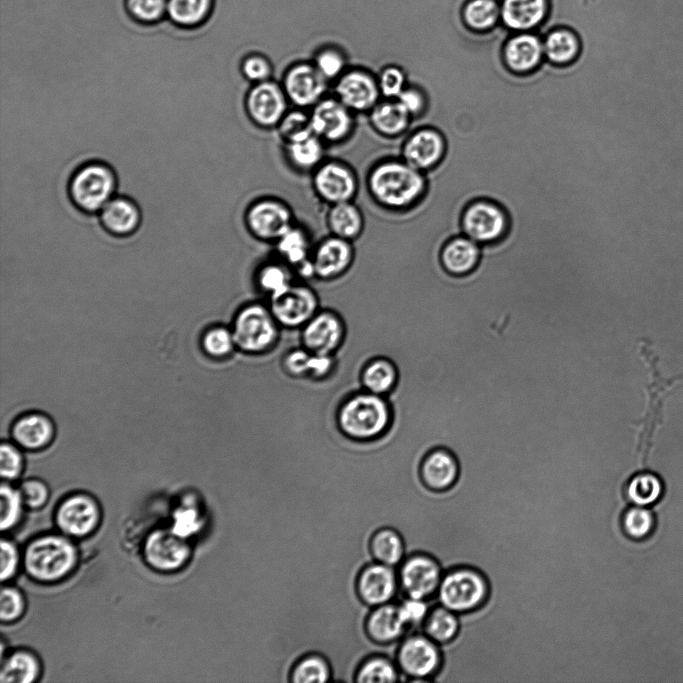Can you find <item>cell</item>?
Segmentation results:
<instances>
[{"mask_svg":"<svg viewBox=\"0 0 683 683\" xmlns=\"http://www.w3.org/2000/svg\"><path fill=\"white\" fill-rule=\"evenodd\" d=\"M500 5L497 0H468L463 7V19L472 30L488 31L498 24Z\"/></svg>","mask_w":683,"mask_h":683,"instance_id":"b9f144b4","label":"cell"},{"mask_svg":"<svg viewBox=\"0 0 683 683\" xmlns=\"http://www.w3.org/2000/svg\"><path fill=\"white\" fill-rule=\"evenodd\" d=\"M231 330L236 349L245 354L259 355L277 343L280 325L269 306L254 302L238 310Z\"/></svg>","mask_w":683,"mask_h":683,"instance_id":"277c9868","label":"cell"},{"mask_svg":"<svg viewBox=\"0 0 683 683\" xmlns=\"http://www.w3.org/2000/svg\"><path fill=\"white\" fill-rule=\"evenodd\" d=\"M333 676L332 667L324 656L311 653L296 660L289 672L293 683H325Z\"/></svg>","mask_w":683,"mask_h":683,"instance_id":"f35d334b","label":"cell"},{"mask_svg":"<svg viewBox=\"0 0 683 683\" xmlns=\"http://www.w3.org/2000/svg\"><path fill=\"white\" fill-rule=\"evenodd\" d=\"M368 550L376 562L393 567L403 559L405 545L399 531L385 526L373 532Z\"/></svg>","mask_w":683,"mask_h":683,"instance_id":"e575fe53","label":"cell"},{"mask_svg":"<svg viewBox=\"0 0 683 683\" xmlns=\"http://www.w3.org/2000/svg\"><path fill=\"white\" fill-rule=\"evenodd\" d=\"M20 449L14 442H2L0 447V474L3 480L12 481L22 473L24 458Z\"/></svg>","mask_w":683,"mask_h":683,"instance_id":"f907efd6","label":"cell"},{"mask_svg":"<svg viewBox=\"0 0 683 683\" xmlns=\"http://www.w3.org/2000/svg\"><path fill=\"white\" fill-rule=\"evenodd\" d=\"M24 599L22 594L15 588L5 586L0 594V618L2 622H11L18 619L24 612Z\"/></svg>","mask_w":683,"mask_h":683,"instance_id":"9f6ffc18","label":"cell"},{"mask_svg":"<svg viewBox=\"0 0 683 683\" xmlns=\"http://www.w3.org/2000/svg\"><path fill=\"white\" fill-rule=\"evenodd\" d=\"M117 176L106 162L90 160L71 174L67 193L73 206L84 214H96L115 196Z\"/></svg>","mask_w":683,"mask_h":683,"instance_id":"3957f363","label":"cell"},{"mask_svg":"<svg viewBox=\"0 0 683 683\" xmlns=\"http://www.w3.org/2000/svg\"><path fill=\"white\" fill-rule=\"evenodd\" d=\"M269 307L280 326L302 328L319 311V298L310 286L293 283Z\"/></svg>","mask_w":683,"mask_h":683,"instance_id":"8fae6325","label":"cell"},{"mask_svg":"<svg viewBox=\"0 0 683 683\" xmlns=\"http://www.w3.org/2000/svg\"><path fill=\"white\" fill-rule=\"evenodd\" d=\"M446 139L435 127L418 126L407 134L401 146V158L424 173L440 164L446 154Z\"/></svg>","mask_w":683,"mask_h":683,"instance_id":"7c38bea8","label":"cell"},{"mask_svg":"<svg viewBox=\"0 0 683 683\" xmlns=\"http://www.w3.org/2000/svg\"><path fill=\"white\" fill-rule=\"evenodd\" d=\"M40 673L38 659L29 651H15L2 659L0 681L2 683H31Z\"/></svg>","mask_w":683,"mask_h":683,"instance_id":"8d00e7d4","label":"cell"},{"mask_svg":"<svg viewBox=\"0 0 683 683\" xmlns=\"http://www.w3.org/2000/svg\"><path fill=\"white\" fill-rule=\"evenodd\" d=\"M98 214L103 229L118 238L136 233L142 219L137 203L126 196H114Z\"/></svg>","mask_w":683,"mask_h":683,"instance_id":"d4e9b609","label":"cell"},{"mask_svg":"<svg viewBox=\"0 0 683 683\" xmlns=\"http://www.w3.org/2000/svg\"><path fill=\"white\" fill-rule=\"evenodd\" d=\"M502 56L505 66L512 73H533L545 60L543 41L535 33L513 34L505 42Z\"/></svg>","mask_w":683,"mask_h":683,"instance_id":"cb8c5ba5","label":"cell"},{"mask_svg":"<svg viewBox=\"0 0 683 683\" xmlns=\"http://www.w3.org/2000/svg\"><path fill=\"white\" fill-rule=\"evenodd\" d=\"M168 0H126L131 17L140 23L158 22L167 13Z\"/></svg>","mask_w":683,"mask_h":683,"instance_id":"681fc988","label":"cell"},{"mask_svg":"<svg viewBox=\"0 0 683 683\" xmlns=\"http://www.w3.org/2000/svg\"><path fill=\"white\" fill-rule=\"evenodd\" d=\"M173 518L174 522L171 530L182 538H188L201 528L202 520L199 511L193 506L178 508Z\"/></svg>","mask_w":683,"mask_h":683,"instance_id":"11a10c76","label":"cell"},{"mask_svg":"<svg viewBox=\"0 0 683 683\" xmlns=\"http://www.w3.org/2000/svg\"><path fill=\"white\" fill-rule=\"evenodd\" d=\"M482 248L463 234L447 239L439 250V265L442 271L454 278L473 274L481 261Z\"/></svg>","mask_w":683,"mask_h":683,"instance_id":"603a6c76","label":"cell"},{"mask_svg":"<svg viewBox=\"0 0 683 683\" xmlns=\"http://www.w3.org/2000/svg\"><path fill=\"white\" fill-rule=\"evenodd\" d=\"M203 351L211 358L223 359L236 349L231 328L214 326L205 331L201 339Z\"/></svg>","mask_w":683,"mask_h":683,"instance_id":"7dc6e473","label":"cell"},{"mask_svg":"<svg viewBox=\"0 0 683 683\" xmlns=\"http://www.w3.org/2000/svg\"><path fill=\"white\" fill-rule=\"evenodd\" d=\"M371 197L385 209L402 212L413 210L428 189L426 174L409 165L401 157L377 163L367 177Z\"/></svg>","mask_w":683,"mask_h":683,"instance_id":"6da1fadb","label":"cell"},{"mask_svg":"<svg viewBox=\"0 0 683 683\" xmlns=\"http://www.w3.org/2000/svg\"><path fill=\"white\" fill-rule=\"evenodd\" d=\"M458 631V620L453 611L446 607L434 609L425 618V632L434 642L446 643Z\"/></svg>","mask_w":683,"mask_h":683,"instance_id":"ee69618b","label":"cell"},{"mask_svg":"<svg viewBox=\"0 0 683 683\" xmlns=\"http://www.w3.org/2000/svg\"><path fill=\"white\" fill-rule=\"evenodd\" d=\"M543 47L545 59L556 66L573 63L581 49L577 34L568 28H555L549 31L544 36Z\"/></svg>","mask_w":683,"mask_h":683,"instance_id":"4dcf8cb0","label":"cell"},{"mask_svg":"<svg viewBox=\"0 0 683 683\" xmlns=\"http://www.w3.org/2000/svg\"><path fill=\"white\" fill-rule=\"evenodd\" d=\"M655 527V515L650 507L634 505L628 508L622 517V528L625 534L636 541L647 539Z\"/></svg>","mask_w":683,"mask_h":683,"instance_id":"f6af8a7d","label":"cell"},{"mask_svg":"<svg viewBox=\"0 0 683 683\" xmlns=\"http://www.w3.org/2000/svg\"><path fill=\"white\" fill-rule=\"evenodd\" d=\"M355 252L352 242L334 235L321 240L311 253L314 276L332 280L351 267Z\"/></svg>","mask_w":683,"mask_h":683,"instance_id":"ac0fdd59","label":"cell"},{"mask_svg":"<svg viewBox=\"0 0 683 683\" xmlns=\"http://www.w3.org/2000/svg\"><path fill=\"white\" fill-rule=\"evenodd\" d=\"M24 505L29 508H39L43 506L49 496L47 486L40 480L28 479L19 488Z\"/></svg>","mask_w":683,"mask_h":683,"instance_id":"680465c9","label":"cell"},{"mask_svg":"<svg viewBox=\"0 0 683 683\" xmlns=\"http://www.w3.org/2000/svg\"><path fill=\"white\" fill-rule=\"evenodd\" d=\"M284 152L289 164L297 171H314L323 162L324 141L312 134L304 139L285 143Z\"/></svg>","mask_w":683,"mask_h":683,"instance_id":"836d02e7","label":"cell"},{"mask_svg":"<svg viewBox=\"0 0 683 683\" xmlns=\"http://www.w3.org/2000/svg\"><path fill=\"white\" fill-rule=\"evenodd\" d=\"M190 548L185 538L172 530H156L146 539L144 557L154 569L166 572L179 569L188 559Z\"/></svg>","mask_w":683,"mask_h":683,"instance_id":"e0dca14e","label":"cell"},{"mask_svg":"<svg viewBox=\"0 0 683 683\" xmlns=\"http://www.w3.org/2000/svg\"><path fill=\"white\" fill-rule=\"evenodd\" d=\"M290 268L283 261L265 263L256 273L258 288L270 299L280 295L293 284Z\"/></svg>","mask_w":683,"mask_h":683,"instance_id":"60d3db41","label":"cell"},{"mask_svg":"<svg viewBox=\"0 0 683 683\" xmlns=\"http://www.w3.org/2000/svg\"><path fill=\"white\" fill-rule=\"evenodd\" d=\"M1 530L5 531L7 529L15 526L22 513V507L24 505L19 489L13 488L7 482H2L1 489Z\"/></svg>","mask_w":683,"mask_h":683,"instance_id":"c3c4849f","label":"cell"},{"mask_svg":"<svg viewBox=\"0 0 683 683\" xmlns=\"http://www.w3.org/2000/svg\"><path fill=\"white\" fill-rule=\"evenodd\" d=\"M548 9V0H502L500 17L511 31L526 32L543 23Z\"/></svg>","mask_w":683,"mask_h":683,"instance_id":"83f0119b","label":"cell"},{"mask_svg":"<svg viewBox=\"0 0 683 683\" xmlns=\"http://www.w3.org/2000/svg\"><path fill=\"white\" fill-rule=\"evenodd\" d=\"M302 347L321 355H334L345 338V324L331 310H319L302 328Z\"/></svg>","mask_w":683,"mask_h":683,"instance_id":"5bb4252c","label":"cell"},{"mask_svg":"<svg viewBox=\"0 0 683 683\" xmlns=\"http://www.w3.org/2000/svg\"><path fill=\"white\" fill-rule=\"evenodd\" d=\"M245 225L249 233L262 242L275 243L293 224L291 208L276 198H261L246 210Z\"/></svg>","mask_w":683,"mask_h":683,"instance_id":"52a82bcc","label":"cell"},{"mask_svg":"<svg viewBox=\"0 0 683 683\" xmlns=\"http://www.w3.org/2000/svg\"><path fill=\"white\" fill-rule=\"evenodd\" d=\"M282 261L296 269L310 260L311 248L307 233L299 226L293 225L275 243Z\"/></svg>","mask_w":683,"mask_h":683,"instance_id":"74e56055","label":"cell"},{"mask_svg":"<svg viewBox=\"0 0 683 683\" xmlns=\"http://www.w3.org/2000/svg\"><path fill=\"white\" fill-rule=\"evenodd\" d=\"M399 582L408 597L425 599L441 582L438 563L426 555H413L401 565Z\"/></svg>","mask_w":683,"mask_h":683,"instance_id":"7402d4cb","label":"cell"},{"mask_svg":"<svg viewBox=\"0 0 683 683\" xmlns=\"http://www.w3.org/2000/svg\"><path fill=\"white\" fill-rule=\"evenodd\" d=\"M398 377V369L390 359L377 357L366 363L360 380L363 390L386 396L394 390Z\"/></svg>","mask_w":683,"mask_h":683,"instance_id":"d6a6232c","label":"cell"},{"mask_svg":"<svg viewBox=\"0 0 683 683\" xmlns=\"http://www.w3.org/2000/svg\"><path fill=\"white\" fill-rule=\"evenodd\" d=\"M462 234L480 246L501 241L510 227V219L505 208L488 198L469 201L461 214Z\"/></svg>","mask_w":683,"mask_h":683,"instance_id":"8992f818","label":"cell"},{"mask_svg":"<svg viewBox=\"0 0 683 683\" xmlns=\"http://www.w3.org/2000/svg\"><path fill=\"white\" fill-rule=\"evenodd\" d=\"M276 129L284 144L298 141L314 134L310 113H306L302 108L288 110Z\"/></svg>","mask_w":683,"mask_h":683,"instance_id":"bcb514c9","label":"cell"},{"mask_svg":"<svg viewBox=\"0 0 683 683\" xmlns=\"http://www.w3.org/2000/svg\"><path fill=\"white\" fill-rule=\"evenodd\" d=\"M289 100L282 85L266 80L255 83L245 96V110L249 119L262 129L276 128L288 111Z\"/></svg>","mask_w":683,"mask_h":683,"instance_id":"9c48e42d","label":"cell"},{"mask_svg":"<svg viewBox=\"0 0 683 683\" xmlns=\"http://www.w3.org/2000/svg\"><path fill=\"white\" fill-rule=\"evenodd\" d=\"M314 65L328 82L336 81L345 72L344 58L335 50H325L319 53Z\"/></svg>","mask_w":683,"mask_h":683,"instance_id":"6f0895ef","label":"cell"},{"mask_svg":"<svg viewBox=\"0 0 683 683\" xmlns=\"http://www.w3.org/2000/svg\"><path fill=\"white\" fill-rule=\"evenodd\" d=\"M326 220L331 235L351 242L357 239L364 229V216L352 201L330 205Z\"/></svg>","mask_w":683,"mask_h":683,"instance_id":"1f68e13d","label":"cell"},{"mask_svg":"<svg viewBox=\"0 0 683 683\" xmlns=\"http://www.w3.org/2000/svg\"><path fill=\"white\" fill-rule=\"evenodd\" d=\"M282 87L292 104L298 108L313 107L325 97L328 81L315 65L298 63L285 73Z\"/></svg>","mask_w":683,"mask_h":683,"instance_id":"2e32d148","label":"cell"},{"mask_svg":"<svg viewBox=\"0 0 683 683\" xmlns=\"http://www.w3.org/2000/svg\"><path fill=\"white\" fill-rule=\"evenodd\" d=\"M488 587L484 577L471 569H458L441 579L439 598L444 607L455 612H464L480 605L485 599Z\"/></svg>","mask_w":683,"mask_h":683,"instance_id":"ba28073f","label":"cell"},{"mask_svg":"<svg viewBox=\"0 0 683 683\" xmlns=\"http://www.w3.org/2000/svg\"><path fill=\"white\" fill-rule=\"evenodd\" d=\"M335 97L353 113H368L380 101L377 78L369 72L345 71L334 86Z\"/></svg>","mask_w":683,"mask_h":683,"instance_id":"9a60e30c","label":"cell"},{"mask_svg":"<svg viewBox=\"0 0 683 683\" xmlns=\"http://www.w3.org/2000/svg\"><path fill=\"white\" fill-rule=\"evenodd\" d=\"M212 7V0H168L167 14L181 27L191 28L203 23Z\"/></svg>","mask_w":683,"mask_h":683,"instance_id":"ab89813d","label":"cell"},{"mask_svg":"<svg viewBox=\"0 0 683 683\" xmlns=\"http://www.w3.org/2000/svg\"><path fill=\"white\" fill-rule=\"evenodd\" d=\"M358 683H391L399 680L396 666L384 656H372L357 667L354 679Z\"/></svg>","mask_w":683,"mask_h":683,"instance_id":"7bdbcfd3","label":"cell"},{"mask_svg":"<svg viewBox=\"0 0 683 683\" xmlns=\"http://www.w3.org/2000/svg\"><path fill=\"white\" fill-rule=\"evenodd\" d=\"M396 589L397 577L393 567L376 561L366 564L355 580V591L360 602L372 607L389 603Z\"/></svg>","mask_w":683,"mask_h":683,"instance_id":"d6986e66","label":"cell"},{"mask_svg":"<svg viewBox=\"0 0 683 683\" xmlns=\"http://www.w3.org/2000/svg\"><path fill=\"white\" fill-rule=\"evenodd\" d=\"M401 617L407 627L417 625L427 617V605L424 599L408 597L398 605Z\"/></svg>","mask_w":683,"mask_h":683,"instance_id":"94428289","label":"cell"},{"mask_svg":"<svg viewBox=\"0 0 683 683\" xmlns=\"http://www.w3.org/2000/svg\"><path fill=\"white\" fill-rule=\"evenodd\" d=\"M340 431L354 441H372L386 433L392 409L386 396L363 390L349 396L337 411Z\"/></svg>","mask_w":683,"mask_h":683,"instance_id":"7a4b0ae2","label":"cell"},{"mask_svg":"<svg viewBox=\"0 0 683 683\" xmlns=\"http://www.w3.org/2000/svg\"><path fill=\"white\" fill-rule=\"evenodd\" d=\"M312 184L318 197L329 205L353 201L358 191L354 170L338 160L323 161L313 171Z\"/></svg>","mask_w":683,"mask_h":683,"instance_id":"30bf717a","label":"cell"},{"mask_svg":"<svg viewBox=\"0 0 683 683\" xmlns=\"http://www.w3.org/2000/svg\"><path fill=\"white\" fill-rule=\"evenodd\" d=\"M377 82L384 99H397L409 84L406 73L397 66L384 68L377 77Z\"/></svg>","mask_w":683,"mask_h":683,"instance_id":"816d5d0a","label":"cell"},{"mask_svg":"<svg viewBox=\"0 0 683 683\" xmlns=\"http://www.w3.org/2000/svg\"><path fill=\"white\" fill-rule=\"evenodd\" d=\"M459 464L455 455L446 448L429 451L420 465V476L430 489L440 491L451 487L457 480Z\"/></svg>","mask_w":683,"mask_h":683,"instance_id":"4316f807","label":"cell"},{"mask_svg":"<svg viewBox=\"0 0 683 683\" xmlns=\"http://www.w3.org/2000/svg\"><path fill=\"white\" fill-rule=\"evenodd\" d=\"M99 518L97 503L84 494L66 498L56 512V523L60 530L74 537L90 534L97 527Z\"/></svg>","mask_w":683,"mask_h":683,"instance_id":"ffe728a7","label":"cell"},{"mask_svg":"<svg viewBox=\"0 0 683 683\" xmlns=\"http://www.w3.org/2000/svg\"><path fill=\"white\" fill-rule=\"evenodd\" d=\"M11 436L20 448L37 451L52 442L55 425L45 413L28 412L16 418L11 427Z\"/></svg>","mask_w":683,"mask_h":683,"instance_id":"484cf974","label":"cell"},{"mask_svg":"<svg viewBox=\"0 0 683 683\" xmlns=\"http://www.w3.org/2000/svg\"><path fill=\"white\" fill-rule=\"evenodd\" d=\"M313 132L324 142L340 143L354 130L353 112L336 97H324L311 107Z\"/></svg>","mask_w":683,"mask_h":683,"instance_id":"4fadbf2b","label":"cell"},{"mask_svg":"<svg viewBox=\"0 0 683 683\" xmlns=\"http://www.w3.org/2000/svg\"><path fill=\"white\" fill-rule=\"evenodd\" d=\"M406 628L398 605L390 602L376 606L364 622L366 635L377 644H389L396 641Z\"/></svg>","mask_w":683,"mask_h":683,"instance_id":"f546056e","label":"cell"},{"mask_svg":"<svg viewBox=\"0 0 683 683\" xmlns=\"http://www.w3.org/2000/svg\"><path fill=\"white\" fill-rule=\"evenodd\" d=\"M625 493L633 505L651 508L661 499L664 493V483L654 472H639L630 478Z\"/></svg>","mask_w":683,"mask_h":683,"instance_id":"d590c367","label":"cell"},{"mask_svg":"<svg viewBox=\"0 0 683 683\" xmlns=\"http://www.w3.org/2000/svg\"><path fill=\"white\" fill-rule=\"evenodd\" d=\"M399 668L415 680L432 675L440 664V653L428 636L415 635L405 639L398 651Z\"/></svg>","mask_w":683,"mask_h":683,"instance_id":"44dd1931","label":"cell"},{"mask_svg":"<svg viewBox=\"0 0 683 683\" xmlns=\"http://www.w3.org/2000/svg\"><path fill=\"white\" fill-rule=\"evenodd\" d=\"M372 128L386 138H398L409 133L413 119L397 99L380 100L369 112Z\"/></svg>","mask_w":683,"mask_h":683,"instance_id":"f1b7e54d","label":"cell"},{"mask_svg":"<svg viewBox=\"0 0 683 683\" xmlns=\"http://www.w3.org/2000/svg\"><path fill=\"white\" fill-rule=\"evenodd\" d=\"M19 562L18 551L15 545L6 540H1V581H6L14 576Z\"/></svg>","mask_w":683,"mask_h":683,"instance_id":"6125c7cd","label":"cell"},{"mask_svg":"<svg viewBox=\"0 0 683 683\" xmlns=\"http://www.w3.org/2000/svg\"><path fill=\"white\" fill-rule=\"evenodd\" d=\"M397 100L407 110L413 122L420 119L428 109V96L423 87L410 83L398 96Z\"/></svg>","mask_w":683,"mask_h":683,"instance_id":"f5cc1de1","label":"cell"},{"mask_svg":"<svg viewBox=\"0 0 683 683\" xmlns=\"http://www.w3.org/2000/svg\"><path fill=\"white\" fill-rule=\"evenodd\" d=\"M313 366L314 353L304 347L290 351L283 359L284 370L295 378L312 377Z\"/></svg>","mask_w":683,"mask_h":683,"instance_id":"db71d44e","label":"cell"},{"mask_svg":"<svg viewBox=\"0 0 683 683\" xmlns=\"http://www.w3.org/2000/svg\"><path fill=\"white\" fill-rule=\"evenodd\" d=\"M241 71L247 80L255 84L269 80L272 68L263 56L251 55L243 61Z\"/></svg>","mask_w":683,"mask_h":683,"instance_id":"91938a15","label":"cell"},{"mask_svg":"<svg viewBox=\"0 0 683 683\" xmlns=\"http://www.w3.org/2000/svg\"><path fill=\"white\" fill-rule=\"evenodd\" d=\"M77 553L74 545L58 535H47L31 542L25 551L27 573L43 582L56 581L74 567Z\"/></svg>","mask_w":683,"mask_h":683,"instance_id":"5b68a950","label":"cell"}]
</instances>
